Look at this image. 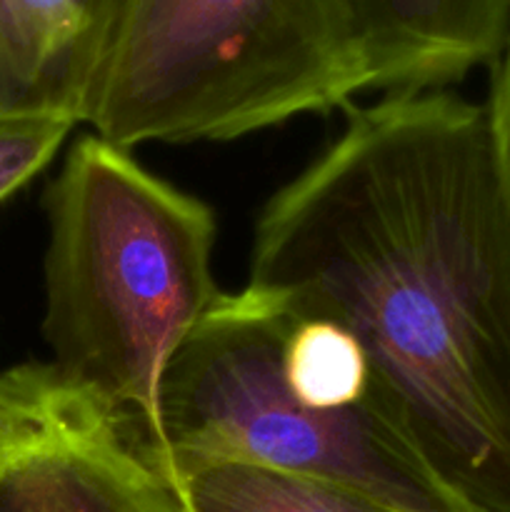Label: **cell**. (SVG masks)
Wrapping results in <instances>:
<instances>
[{
    "label": "cell",
    "mask_w": 510,
    "mask_h": 512,
    "mask_svg": "<svg viewBox=\"0 0 510 512\" xmlns=\"http://www.w3.org/2000/svg\"><path fill=\"white\" fill-rule=\"evenodd\" d=\"M250 288L355 335L473 512H510V220L483 103L383 95L260 210Z\"/></svg>",
    "instance_id": "6da1fadb"
},
{
    "label": "cell",
    "mask_w": 510,
    "mask_h": 512,
    "mask_svg": "<svg viewBox=\"0 0 510 512\" xmlns=\"http://www.w3.org/2000/svg\"><path fill=\"white\" fill-rule=\"evenodd\" d=\"M80 123L135 150L223 143L373 85L353 0H90Z\"/></svg>",
    "instance_id": "7a4b0ae2"
},
{
    "label": "cell",
    "mask_w": 510,
    "mask_h": 512,
    "mask_svg": "<svg viewBox=\"0 0 510 512\" xmlns=\"http://www.w3.org/2000/svg\"><path fill=\"white\" fill-rule=\"evenodd\" d=\"M45 215L50 363L148 433L170 358L223 293L213 210L88 133L45 190Z\"/></svg>",
    "instance_id": "3957f363"
},
{
    "label": "cell",
    "mask_w": 510,
    "mask_h": 512,
    "mask_svg": "<svg viewBox=\"0 0 510 512\" xmlns=\"http://www.w3.org/2000/svg\"><path fill=\"white\" fill-rule=\"evenodd\" d=\"M290 323L250 285L220 293L165 368L143 433L150 453L315 475L410 512H473L430 470L383 390L345 410H318L293 393L283 373Z\"/></svg>",
    "instance_id": "277c9868"
},
{
    "label": "cell",
    "mask_w": 510,
    "mask_h": 512,
    "mask_svg": "<svg viewBox=\"0 0 510 512\" xmlns=\"http://www.w3.org/2000/svg\"><path fill=\"white\" fill-rule=\"evenodd\" d=\"M0 512H183L140 423L50 360L0 373Z\"/></svg>",
    "instance_id": "5b68a950"
},
{
    "label": "cell",
    "mask_w": 510,
    "mask_h": 512,
    "mask_svg": "<svg viewBox=\"0 0 510 512\" xmlns=\"http://www.w3.org/2000/svg\"><path fill=\"white\" fill-rule=\"evenodd\" d=\"M383 95L448 90L503 50L510 0H353Z\"/></svg>",
    "instance_id": "8992f818"
},
{
    "label": "cell",
    "mask_w": 510,
    "mask_h": 512,
    "mask_svg": "<svg viewBox=\"0 0 510 512\" xmlns=\"http://www.w3.org/2000/svg\"><path fill=\"white\" fill-rule=\"evenodd\" d=\"M158 465L183 512H410L353 485L240 460L165 458Z\"/></svg>",
    "instance_id": "52a82bcc"
},
{
    "label": "cell",
    "mask_w": 510,
    "mask_h": 512,
    "mask_svg": "<svg viewBox=\"0 0 510 512\" xmlns=\"http://www.w3.org/2000/svg\"><path fill=\"white\" fill-rule=\"evenodd\" d=\"M283 373L293 393L318 410L353 408L380 390L363 345L343 325L323 318H293Z\"/></svg>",
    "instance_id": "ba28073f"
},
{
    "label": "cell",
    "mask_w": 510,
    "mask_h": 512,
    "mask_svg": "<svg viewBox=\"0 0 510 512\" xmlns=\"http://www.w3.org/2000/svg\"><path fill=\"white\" fill-rule=\"evenodd\" d=\"M78 120L45 110H0V203L58 155Z\"/></svg>",
    "instance_id": "9c48e42d"
},
{
    "label": "cell",
    "mask_w": 510,
    "mask_h": 512,
    "mask_svg": "<svg viewBox=\"0 0 510 512\" xmlns=\"http://www.w3.org/2000/svg\"><path fill=\"white\" fill-rule=\"evenodd\" d=\"M490 70H493V80H490L488 103H483V108L485 120H488L495 178H498L500 198L510 220V23L503 50Z\"/></svg>",
    "instance_id": "30bf717a"
}]
</instances>
